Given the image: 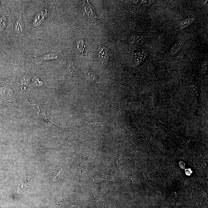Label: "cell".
Returning a JSON list of instances; mask_svg holds the SVG:
<instances>
[{"label":"cell","instance_id":"obj_1","mask_svg":"<svg viewBox=\"0 0 208 208\" xmlns=\"http://www.w3.org/2000/svg\"><path fill=\"white\" fill-rule=\"evenodd\" d=\"M31 105V106L32 108L35 111L37 112L38 114V117L40 118L47 123L51 122L47 117L46 112V108H45V105H38V104H33V105Z\"/></svg>","mask_w":208,"mask_h":208},{"label":"cell","instance_id":"obj_2","mask_svg":"<svg viewBox=\"0 0 208 208\" xmlns=\"http://www.w3.org/2000/svg\"><path fill=\"white\" fill-rule=\"evenodd\" d=\"M98 55L103 61H107L109 58V49L105 46L101 45L98 49Z\"/></svg>","mask_w":208,"mask_h":208},{"label":"cell","instance_id":"obj_3","mask_svg":"<svg viewBox=\"0 0 208 208\" xmlns=\"http://www.w3.org/2000/svg\"><path fill=\"white\" fill-rule=\"evenodd\" d=\"M47 13V11H43L40 14H39L35 16L34 22H33V24L35 26H37L41 24L40 19H41V20L42 21L45 19V17L46 16Z\"/></svg>","mask_w":208,"mask_h":208},{"label":"cell","instance_id":"obj_4","mask_svg":"<svg viewBox=\"0 0 208 208\" xmlns=\"http://www.w3.org/2000/svg\"><path fill=\"white\" fill-rule=\"evenodd\" d=\"M58 57V54L57 53H49L44 55L41 57H40L38 59L42 60H50V59H56Z\"/></svg>","mask_w":208,"mask_h":208},{"label":"cell","instance_id":"obj_5","mask_svg":"<svg viewBox=\"0 0 208 208\" xmlns=\"http://www.w3.org/2000/svg\"><path fill=\"white\" fill-rule=\"evenodd\" d=\"M14 29L17 33H21L23 31V25L22 24L21 17H20L19 19L17 21L16 23L14 24Z\"/></svg>","mask_w":208,"mask_h":208},{"label":"cell","instance_id":"obj_6","mask_svg":"<svg viewBox=\"0 0 208 208\" xmlns=\"http://www.w3.org/2000/svg\"><path fill=\"white\" fill-rule=\"evenodd\" d=\"M193 20H194V18H189L185 19L180 23V27L181 29H182L191 24L192 22H193Z\"/></svg>","mask_w":208,"mask_h":208},{"label":"cell","instance_id":"obj_7","mask_svg":"<svg viewBox=\"0 0 208 208\" xmlns=\"http://www.w3.org/2000/svg\"><path fill=\"white\" fill-rule=\"evenodd\" d=\"M75 71H76V70H75V65L71 62H70L69 63V66L68 69V71H67V73L70 76H73L74 74L75 73Z\"/></svg>","mask_w":208,"mask_h":208},{"label":"cell","instance_id":"obj_8","mask_svg":"<svg viewBox=\"0 0 208 208\" xmlns=\"http://www.w3.org/2000/svg\"><path fill=\"white\" fill-rule=\"evenodd\" d=\"M77 49H79V50L81 52L83 51L84 48L83 41V40L79 41L77 43Z\"/></svg>","mask_w":208,"mask_h":208}]
</instances>
